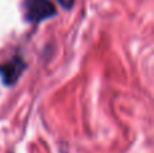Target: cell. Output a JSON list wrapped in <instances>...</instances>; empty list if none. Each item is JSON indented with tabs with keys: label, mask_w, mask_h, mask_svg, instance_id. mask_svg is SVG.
I'll return each instance as SVG.
<instances>
[{
	"label": "cell",
	"mask_w": 154,
	"mask_h": 153,
	"mask_svg": "<svg viewBox=\"0 0 154 153\" xmlns=\"http://www.w3.org/2000/svg\"><path fill=\"white\" fill-rule=\"evenodd\" d=\"M24 19L30 23H39L56 16L57 10L50 0H24Z\"/></svg>",
	"instance_id": "6da1fadb"
},
{
	"label": "cell",
	"mask_w": 154,
	"mask_h": 153,
	"mask_svg": "<svg viewBox=\"0 0 154 153\" xmlns=\"http://www.w3.org/2000/svg\"><path fill=\"white\" fill-rule=\"evenodd\" d=\"M26 69V62L20 56H14L11 60L0 64V79L7 87L15 86Z\"/></svg>",
	"instance_id": "7a4b0ae2"
},
{
	"label": "cell",
	"mask_w": 154,
	"mask_h": 153,
	"mask_svg": "<svg viewBox=\"0 0 154 153\" xmlns=\"http://www.w3.org/2000/svg\"><path fill=\"white\" fill-rule=\"evenodd\" d=\"M57 2H58L60 5L64 7L65 10H70V8L73 7V4H75L76 0H57Z\"/></svg>",
	"instance_id": "3957f363"
}]
</instances>
